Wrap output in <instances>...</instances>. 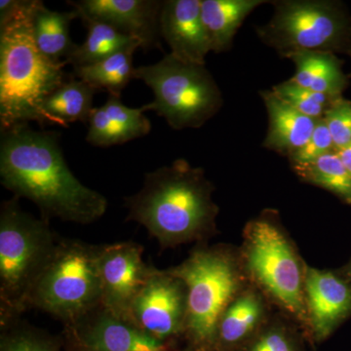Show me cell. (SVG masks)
<instances>
[{"instance_id":"3","label":"cell","mask_w":351,"mask_h":351,"mask_svg":"<svg viewBox=\"0 0 351 351\" xmlns=\"http://www.w3.org/2000/svg\"><path fill=\"white\" fill-rule=\"evenodd\" d=\"M38 0L24 5L0 25V128L38 122L50 124L43 104L64 80V63H56L38 49L32 19Z\"/></svg>"},{"instance_id":"26","label":"cell","mask_w":351,"mask_h":351,"mask_svg":"<svg viewBox=\"0 0 351 351\" xmlns=\"http://www.w3.org/2000/svg\"><path fill=\"white\" fill-rule=\"evenodd\" d=\"M0 351H62L61 338L17 321L1 326Z\"/></svg>"},{"instance_id":"9","label":"cell","mask_w":351,"mask_h":351,"mask_svg":"<svg viewBox=\"0 0 351 351\" xmlns=\"http://www.w3.org/2000/svg\"><path fill=\"white\" fill-rule=\"evenodd\" d=\"M269 23L257 27L258 38L280 56L304 51L351 54V18L332 0L272 1Z\"/></svg>"},{"instance_id":"4","label":"cell","mask_w":351,"mask_h":351,"mask_svg":"<svg viewBox=\"0 0 351 351\" xmlns=\"http://www.w3.org/2000/svg\"><path fill=\"white\" fill-rule=\"evenodd\" d=\"M14 196L0 208V321L17 320L27 309L34 284L54 255L60 239L47 219H36Z\"/></svg>"},{"instance_id":"11","label":"cell","mask_w":351,"mask_h":351,"mask_svg":"<svg viewBox=\"0 0 351 351\" xmlns=\"http://www.w3.org/2000/svg\"><path fill=\"white\" fill-rule=\"evenodd\" d=\"M144 248L135 242L101 245V307L121 319L130 321L132 304L154 267L143 258Z\"/></svg>"},{"instance_id":"27","label":"cell","mask_w":351,"mask_h":351,"mask_svg":"<svg viewBox=\"0 0 351 351\" xmlns=\"http://www.w3.org/2000/svg\"><path fill=\"white\" fill-rule=\"evenodd\" d=\"M271 90L298 112L316 120L323 119L332 104L341 98L306 89L290 80L276 85Z\"/></svg>"},{"instance_id":"2","label":"cell","mask_w":351,"mask_h":351,"mask_svg":"<svg viewBox=\"0 0 351 351\" xmlns=\"http://www.w3.org/2000/svg\"><path fill=\"white\" fill-rule=\"evenodd\" d=\"M214 189L202 168L177 159L147 173L142 189L125 197L126 219L144 226L162 248L199 241L216 232Z\"/></svg>"},{"instance_id":"7","label":"cell","mask_w":351,"mask_h":351,"mask_svg":"<svg viewBox=\"0 0 351 351\" xmlns=\"http://www.w3.org/2000/svg\"><path fill=\"white\" fill-rule=\"evenodd\" d=\"M243 263L257 287L308 334L304 295L306 267L271 214L253 219L244 232Z\"/></svg>"},{"instance_id":"16","label":"cell","mask_w":351,"mask_h":351,"mask_svg":"<svg viewBox=\"0 0 351 351\" xmlns=\"http://www.w3.org/2000/svg\"><path fill=\"white\" fill-rule=\"evenodd\" d=\"M142 108H129L120 97L108 95V101L100 108H94L88 120L86 141L98 147L125 144L145 137L152 130V123Z\"/></svg>"},{"instance_id":"28","label":"cell","mask_w":351,"mask_h":351,"mask_svg":"<svg viewBox=\"0 0 351 351\" xmlns=\"http://www.w3.org/2000/svg\"><path fill=\"white\" fill-rule=\"evenodd\" d=\"M239 351H304L301 341L292 330L281 323L261 328Z\"/></svg>"},{"instance_id":"22","label":"cell","mask_w":351,"mask_h":351,"mask_svg":"<svg viewBox=\"0 0 351 351\" xmlns=\"http://www.w3.org/2000/svg\"><path fill=\"white\" fill-rule=\"evenodd\" d=\"M80 18L86 27L87 36L84 43L78 44L75 52L64 62L66 66L71 64L73 69L82 68L112 56L120 51L142 48L137 38L117 31L112 25L84 15H80Z\"/></svg>"},{"instance_id":"31","label":"cell","mask_w":351,"mask_h":351,"mask_svg":"<svg viewBox=\"0 0 351 351\" xmlns=\"http://www.w3.org/2000/svg\"><path fill=\"white\" fill-rule=\"evenodd\" d=\"M25 0H1L0 1V25L5 24L24 5Z\"/></svg>"},{"instance_id":"20","label":"cell","mask_w":351,"mask_h":351,"mask_svg":"<svg viewBox=\"0 0 351 351\" xmlns=\"http://www.w3.org/2000/svg\"><path fill=\"white\" fill-rule=\"evenodd\" d=\"M263 0H201V17L212 52L230 50L233 38L252 11Z\"/></svg>"},{"instance_id":"6","label":"cell","mask_w":351,"mask_h":351,"mask_svg":"<svg viewBox=\"0 0 351 351\" xmlns=\"http://www.w3.org/2000/svg\"><path fill=\"white\" fill-rule=\"evenodd\" d=\"M101 245L60 239L27 301L34 307L75 324L101 306Z\"/></svg>"},{"instance_id":"14","label":"cell","mask_w":351,"mask_h":351,"mask_svg":"<svg viewBox=\"0 0 351 351\" xmlns=\"http://www.w3.org/2000/svg\"><path fill=\"white\" fill-rule=\"evenodd\" d=\"M78 13L112 25L137 38L145 50L160 48V15L164 1L159 0H80L68 1Z\"/></svg>"},{"instance_id":"35","label":"cell","mask_w":351,"mask_h":351,"mask_svg":"<svg viewBox=\"0 0 351 351\" xmlns=\"http://www.w3.org/2000/svg\"><path fill=\"white\" fill-rule=\"evenodd\" d=\"M350 56H351V54L350 55Z\"/></svg>"},{"instance_id":"24","label":"cell","mask_w":351,"mask_h":351,"mask_svg":"<svg viewBox=\"0 0 351 351\" xmlns=\"http://www.w3.org/2000/svg\"><path fill=\"white\" fill-rule=\"evenodd\" d=\"M137 49L120 51L97 63L75 69V76L97 90H107L112 96L121 97V92L134 78L133 55Z\"/></svg>"},{"instance_id":"32","label":"cell","mask_w":351,"mask_h":351,"mask_svg":"<svg viewBox=\"0 0 351 351\" xmlns=\"http://www.w3.org/2000/svg\"><path fill=\"white\" fill-rule=\"evenodd\" d=\"M337 154H338L341 162L345 165L346 170H348L351 175V143L350 145H346V147H343V149L337 152Z\"/></svg>"},{"instance_id":"29","label":"cell","mask_w":351,"mask_h":351,"mask_svg":"<svg viewBox=\"0 0 351 351\" xmlns=\"http://www.w3.org/2000/svg\"><path fill=\"white\" fill-rule=\"evenodd\" d=\"M336 152L334 142L324 119L317 120L313 135L306 145L292 154L289 159L292 166L304 165L329 152Z\"/></svg>"},{"instance_id":"5","label":"cell","mask_w":351,"mask_h":351,"mask_svg":"<svg viewBox=\"0 0 351 351\" xmlns=\"http://www.w3.org/2000/svg\"><path fill=\"white\" fill-rule=\"evenodd\" d=\"M188 290L184 335L191 348L213 351L219 321L243 290L239 260L223 246H200L169 269Z\"/></svg>"},{"instance_id":"10","label":"cell","mask_w":351,"mask_h":351,"mask_svg":"<svg viewBox=\"0 0 351 351\" xmlns=\"http://www.w3.org/2000/svg\"><path fill=\"white\" fill-rule=\"evenodd\" d=\"M188 290L169 269H152L131 307L133 324L159 341L172 343L184 335Z\"/></svg>"},{"instance_id":"30","label":"cell","mask_w":351,"mask_h":351,"mask_svg":"<svg viewBox=\"0 0 351 351\" xmlns=\"http://www.w3.org/2000/svg\"><path fill=\"white\" fill-rule=\"evenodd\" d=\"M323 119L331 133L336 152L351 143V101L343 97L332 104Z\"/></svg>"},{"instance_id":"12","label":"cell","mask_w":351,"mask_h":351,"mask_svg":"<svg viewBox=\"0 0 351 351\" xmlns=\"http://www.w3.org/2000/svg\"><path fill=\"white\" fill-rule=\"evenodd\" d=\"M304 295L308 335L316 343L329 338L351 317V282L343 271L306 265Z\"/></svg>"},{"instance_id":"15","label":"cell","mask_w":351,"mask_h":351,"mask_svg":"<svg viewBox=\"0 0 351 351\" xmlns=\"http://www.w3.org/2000/svg\"><path fill=\"white\" fill-rule=\"evenodd\" d=\"M161 38L173 56L186 63L204 64L210 49L201 0H166L160 15Z\"/></svg>"},{"instance_id":"34","label":"cell","mask_w":351,"mask_h":351,"mask_svg":"<svg viewBox=\"0 0 351 351\" xmlns=\"http://www.w3.org/2000/svg\"><path fill=\"white\" fill-rule=\"evenodd\" d=\"M186 351H200V350H195V348H189V350H186Z\"/></svg>"},{"instance_id":"25","label":"cell","mask_w":351,"mask_h":351,"mask_svg":"<svg viewBox=\"0 0 351 351\" xmlns=\"http://www.w3.org/2000/svg\"><path fill=\"white\" fill-rule=\"evenodd\" d=\"M292 167L302 181L327 189L351 204V175L337 152L324 154L313 162Z\"/></svg>"},{"instance_id":"21","label":"cell","mask_w":351,"mask_h":351,"mask_svg":"<svg viewBox=\"0 0 351 351\" xmlns=\"http://www.w3.org/2000/svg\"><path fill=\"white\" fill-rule=\"evenodd\" d=\"M80 18L75 9L69 12H58L46 8L39 1L32 19V32L38 49L56 63H64L78 44L73 43L69 34L71 21Z\"/></svg>"},{"instance_id":"13","label":"cell","mask_w":351,"mask_h":351,"mask_svg":"<svg viewBox=\"0 0 351 351\" xmlns=\"http://www.w3.org/2000/svg\"><path fill=\"white\" fill-rule=\"evenodd\" d=\"M66 329L82 351H174L172 343L154 338L101 306Z\"/></svg>"},{"instance_id":"8","label":"cell","mask_w":351,"mask_h":351,"mask_svg":"<svg viewBox=\"0 0 351 351\" xmlns=\"http://www.w3.org/2000/svg\"><path fill=\"white\" fill-rule=\"evenodd\" d=\"M134 78L154 92V101L145 105L147 110H154L175 130L200 128L223 105L206 66L182 62L170 53L156 64L135 69Z\"/></svg>"},{"instance_id":"1","label":"cell","mask_w":351,"mask_h":351,"mask_svg":"<svg viewBox=\"0 0 351 351\" xmlns=\"http://www.w3.org/2000/svg\"><path fill=\"white\" fill-rule=\"evenodd\" d=\"M61 133L22 124L1 132L0 180L15 197L39 208L41 218L88 225L101 218L108 200L78 181L64 161Z\"/></svg>"},{"instance_id":"33","label":"cell","mask_w":351,"mask_h":351,"mask_svg":"<svg viewBox=\"0 0 351 351\" xmlns=\"http://www.w3.org/2000/svg\"><path fill=\"white\" fill-rule=\"evenodd\" d=\"M343 272L351 282V261L350 263L346 265V269L343 270Z\"/></svg>"},{"instance_id":"19","label":"cell","mask_w":351,"mask_h":351,"mask_svg":"<svg viewBox=\"0 0 351 351\" xmlns=\"http://www.w3.org/2000/svg\"><path fill=\"white\" fill-rule=\"evenodd\" d=\"M295 66L291 82L318 93L341 97L348 84V76L343 71V62L334 53L304 51L287 58Z\"/></svg>"},{"instance_id":"18","label":"cell","mask_w":351,"mask_h":351,"mask_svg":"<svg viewBox=\"0 0 351 351\" xmlns=\"http://www.w3.org/2000/svg\"><path fill=\"white\" fill-rule=\"evenodd\" d=\"M265 306L255 289H243L219 321L213 351H239L263 327Z\"/></svg>"},{"instance_id":"17","label":"cell","mask_w":351,"mask_h":351,"mask_svg":"<svg viewBox=\"0 0 351 351\" xmlns=\"http://www.w3.org/2000/svg\"><path fill=\"white\" fill-rule=\"evenodd\" d=\"M267 114L269 131L263 147L290 157L313 135L317 120L298 112L272 90L261 92Z\"/></svg>"},{"instance_id":"23","label":"cell","mask_w":351,"mask_h":351,"mask_svg":"<svg viewBox=\"0 0 351 351\" xmlns=\"http://www.w3.org/2000/svg\"><path fill=\"white\" fill-rule=\"evenodd\" d=\"M97 89L82 80L64 82L46 99L43 112L51 125L68 127L69 123H86L93 108Z\"/></svg>"}]
</instances>
